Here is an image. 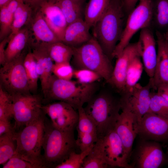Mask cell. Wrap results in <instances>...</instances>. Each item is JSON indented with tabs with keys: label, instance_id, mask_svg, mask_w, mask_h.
<instances>
[{
	"label": "cell",
	"instance_id": "e575fe53",
	"mask_svg": "<svg viewBox=\"0 0 168 168\" xmlns=\"http://www.w3.org/2000/svg\"><path fill=\"white\" fill-rule=\"evenodd\" d=\"M13 118L12 96L0 86V120H10Z\"/></svg>",
	"mask_w": 168,
	"mask_h": 168
},
{
	"label": "cell",
	"instance_id": "2e32d148",
	"mask_svg": "<svg viewBox=\"0 0 168 168\" xmlns=\"http://www.w3.org/2000/svg\"><path fill=\"white\" fill-rule=\"evenodd\" d=\"M114 130L122 142L130 161L133 143L137 135L135 126L138 121L135 115L128 109L121 108Z\"/></svg>",
	"mask_w": 168,
	"mask_h": 168
},
{
	"label": "cell",
	"instance_id": "8fae6325",
	"mask_svg": "<svg viewBox=\"0 0 168 168\" xmlns=\"http://www.w3.org/2000/svg\"><path fill=\"white\" fill-rule=\"evenodd\" d=\"M42 110L53 125L63 131H74L78 120V113L72 106L63 101L43 105Z\"/></svg>",
	"mask_w": 168,
	"mask_h": 168
},
{
	"label": "cell",
	"instance_id": "bcb514c9",
	"mask_svg": "<svg viewBox=\"0 0 168 168\" xmlns=\"http://www.w3.org/2000/svg\"><path fill=\"white\" fill-rule=\"evenodd\" d=\"M11 0H0V8L7 4Z\"/></svg>",
	"mask_w": 168,
	"mask_h": 168
},
{
	"label": "cell",
	"instance_id": "4316f807",
	"mask_svg": "<svg viewBox=\"0 0 168 168\" xmlns=\"http://www.w3.org/2000/svg\"><path fill=\"white\" fill-rule=\"evenodd\" d=\"M108 167L104 156L101 140L99 139L84 160L82 168H105Z\"/></svg>",
	"mask_w": 168,
	"mask_h": 168
},
{
	"label": "cell",
	"instance_id": "7a4b0ae2",
	"mask_svg": "<svg viewBox=\"0 0 168 168\" xmlns=\"http://www.w3.org/2000/svg\"><path fill=\"white\" fill-rule=\"evenodd\" d=\"M77 147L74 131L58 129L46 116L42 144L45 168H55L66 160Z\"/></svg>",
	"mask_w": 168,
	"mask_h": 168
},
{
	"label": "cell",
	"instance_id": "ba28073f",
	"mask_svg": "<svg viewBox=\"0 0 168 168\" xmlns=\"http://www.w3.org/2000/svg\"><path fill=\"white\" fill-rule=\"evenodd\" d=\"M139 3L129 13L121 38L112 55L117 58L129 44L138 30L148 27L152 21L153 1L140 0Z\"/></svg>",
	"mask_w": 168,
	"mask_h": 168
},
{
	"label": "cell",
	"instance_id": "9a60e30c",
	"mask_svg": "<svg viewBox=\"0 0 168 168\" xmlns=\"http://www.w3.org/2000/svg\"><path fill=\"white\" fill-rule=\"evenodd\" d=\"M100 139L104 156L109 167L133 168L122 141L114 129Z\"/></svg>",
	"mask_w": 168,
	"mask_h": 168
},
{
	"label": "cell",
	"instance_id": "d590c367",
	"mask_svg": "<svg viewBox=\"0 0 168 168\" xmlns=\"http://www.w3.org/2000/svg\"><path fill=\"white\" fill-rule=\"evenodd\" d=\"M79 118L76 128L77 131L83 133L97 135L96 126L93 121L86 113L83 107L77 110Z\"/></svg>",
	"mask_w": 168,
	"mask_h": 168
},
{
	"label": "cell",
	"instance_id": "7bdbcfd3",
	"mask_svg": "<svg viewBox=\"0 0 168 168\" xmlns=\"http://www.w3.org/2000/svg\"><path fill=\"white\" fill-rule=\"evenodd\" d=\"M8 37L0 41V65L3 66L6 62L5 51L6 44L8 41Z\"/></svg>",
	"mask_w": 168,
	"mask_h": 168
},
{
	"label": "cell",
	"instance_id": "b9f144b4",
	"mask_svg": "<svg viewBox=\"0 0 168 168\" xmlns=\"http://www.w3.org/2000/svg\"><path fill=\"white\" fill-rule=\"evenodd\" d=\"M14 130H15L12 126L10 120H0V136Z\"/></svg>",
	"mask_w": 168,
	"mask_h": 168
},
{
	"label": "cell",
	"instance_id": "603a6c76",
	"mask_svg": "<svg viewBox=\"0 0 168 168\" xmlns=\"http://www.w3.org/2000/svg\"><path fill=\"white\" fill-rule=\"evenodd\" d=\"M30 36L29 29L25 26L11 36L8 37L9 40L5 51L6 62L19 56L28 47Z\"/></svg>",
	"mask_w": 168,
	"mask_h": 168
},
{
	"label": "cell",
	"instance_id": "ab89813d",
	"mask_svg": "<svg viewBox=\"0 0 168 168\" xmlns=\"http://www.w3.org/2000/svg\"><path fill=\"white\" fill-rule=\"evenodd\" d=\"M77 138L76 142L81 152L84 151L92 147L98 140L97 135L93 134L83 133L77 131Z\"/></svg>",
	"mask_w": 168,
	"mask_h": 168
},
{
	"label": "cell",
	"instance_id": "7402d4cb",
	"mask_svg": "<svg viewBox=\"0 0 168 168\" xmlns=\"http://www.w3.org/2000/svg\"><path fill=\"white\" fill-rule=\"evenodd\" d=\"M90 28L83 19L71 23L67 26L61 41L72 47L79 46L92 37L90 32Z\"/></svg>",
	"mask_w": 168,
	"mask_h": 168
},
{
	"label": "cell",
	"instance_id": "c3c4849f",
	"mask_svg": "<svg viewBox=\"0 0 168 168\" xmlns=\"http://www.w3.org/2000/svg\"><path fill=\"white\" fill-rule=\"evenodd\" d=\"M163 35L165 39L168 43V29L166 32L164 34H163Z\"/></svg>",
	"mask_w": 168,
	"mask_h": 168
},
{
	"label": "cell",
	"instance_id": "f35d334b",
	"mask_svg": "<svg viewBox=\"0 0 168 168\" xmlns=\"http://www.w3.org/2000/svg\"><path fill=\"white\" fill-rule=\"evenodd\" d=\"M74 69L70 62L54 63L53 74L58 78L65 80H71L73 77Z\"/></svg>",
	"mask_w": 168,
	"mask_h": 168
},
{
	"label": "cell",
	"instance_id": "ffe728a7",
	"mask_svg": "<svg viewBox=\"0 0 168 168\" xmlns=\"http://www.w3.org/2000/svg\"><path fill=\"white\" fill-rule=\"evenodd\" d=\"M38 7L49 26L61 41L68 24L56 0H46Z\"/></svg>",
	"mask_w": 168,
	"mask_h": 168
},
{
	"label": "cell",
	"instance_id": "1f68e13d",
	"mask_svg": "<svg viewBox=\"0 0 168 168\" xmlns=\"http://www.w3.org/2000/svg\"><path fill=\"white\" fill-rule=\"evenodd\" d=\"M141 58L140 56L136 57L130 63L127 72L125 88L123 92L129 90L140 79L144 68Z\"/></svg>",
	"mask_w": 168,
	"mask_h": 168
},
{
	"label": "cell",
	"instance_id": "5b68a950",
	"mask_svg": "<svg viewBox=\"0 0 168 168\" xmlns=\"http://www.w3.org/2000/svg\"><path fill=\"white\" fill-rule=\"evenodd\" d=\"M83 107L88 117L95 124L98 139L114 129L121 109L120 99L107 92H101L92 97Z\"/></svg>",
	"mask_w": 168,
	"mask_h": 168
},
{
	"label": "cell",
	"instance_id": "60d3db41",
	"mask_svg": "<svg viewBox=\"0 0 168 168\" xmlns=\"http://www.w3.org/2000/svg\"><path fill=\"white\" fill-rule=\"evenodd\" d=\"M3 168H36L32 163L13 155L3 165Z\"/></svg>",
	"mask_w": 168,
	"mask_h": 168
},
{
	"label": "cell",
	"instance_id": "30bf717a",
	"mask_svg": "<svg viewBox=\"0 0 168 168\" xmlns=\"http://www.w3.org/2000/svg\"><path fill=\"white\" fill-rule=\"evenodd\" d=\"M152 89V83L149 79L146 85L142 86L138 83L129 90L121 94V108H125L133 113L137 122L149 112Z\"/></svg>",
	"mask_w": 168,
	"mask_h": 168
},
{
	"label": "cell",
	"instance_id": "d4e9b609",
	"mask_svg": "<svg viewBox=\"0 0 168 168\" xmlns=\"http://www.w3.org/2000/svg\"><path fill=\"white\" fill-rule=\"evenodd\" d=\"M44 44L50 56L54 63L70 62L73 54V47L61 41Z\"/></svg>",
	"mask_w": 168,
	"mask_h": 168
},
{
	"label": "cell",
	"instance_id": "ee69618b",
	"mask_svg": "<svg viewBox=\"0 0 168 168\" xmlns=\"http://www.w3.org/2000/svg\"><path fill=\"white\" fill-rule=\"evenodd\" d=\"M140 0H122L125 12L128 14L135 7L137 2Z\"/></svg>",
	"mask_w": 168,
	"mask_h": 168
},
{
	"label": "cell",
	"instance_id": "8992f818",
	"mask_svg": "<svg viewBox=\"0 0 168 168\" xmlns=\"http://www.w3.org/2000/svg\"><path fill=\"white\" fill-rule=\"evenodd\" d=\"M73 49L71 62L75 69L84 68L93 71L107 82L108 81L114 68L111 60L93 36L86 42Z\"/></svg>",
	"mask_w": 168,
	"mask_h": 168
},
{
	"label": "cell",
	"instance_id": "44dd1931",
	"mask_svg": "<svg viewBox=\"0 0 168 168\" xmlns=\"http://www.w3.org/2000/svg\"><path fill=\"white\" fill-rule=\"evenodd\" d=\"M33 41L50 43L60 41L48 26L38 7L36 8L26 25Z\"/></svg>",
	"mask_w": 168,
	"mask_h": 168
},
{
	"label": "cell",
	"instance_id": "484cf974",
	"mask_svg": "<svg viewBox=\"0 0 168 168\" xmlns=\"http://www.w3.org/2000/svg\"><path fill=\"white\" fill-rule=\"evenodd\" d=\"M111 0H89L84 12V20L91 28L104 13Z\"/></svg>",
	"mask_w": 168,
	"mask_h": 168
},
{
	"label": "cell",
	"instance_id": "f546056e",
	"mask_svg": "<svg viewBox=\"0 0 168 168\" xmlns=\"http://www.w3.org/2000/svg\"><path fill=\"white\" fill-rule=\"evenodd\" d=\"M23 64L27 75L30 91L34 94L37 90L39 78L36 61L29 46V50L24 58Z\"/></svg>",
	"mask_w": 168,
	"mask_h": 168
},
{
	"label": "cell",
	"instance_id": "d6a6232c",
	"mask_svg": "<svg viewBox=\"0 0 168 168\" xmlns=\"http://www.w3.org/2000/svg\"><path fill=\"white\" fill-rule=\"evenodd\" d=\"M14 12L9 9L6 5L0 8V41L10 34Z\"/></svg>",
	"mask_w": 168,
	"mask_h": 168
},
{
	"label": "cell",
	"instance_id": "74e56055",
	"mask_svg": "<svg viewBox=\"0 0 168 168\" xmlns=\"http://www.w3.org/2000/svg\"><path fill=\"white\" fill-rule=\"evenodd\" d=\"M73 77L78 82L85 84L94 83L102 78L97 73L84 68L74 69Z\"/></svg>",
	"mask_w": 168,
	"mask_h": 168
},
{
	"label": "cell",
	"instance_id": "cb8c5ba5",
	"mask_svg": "<svg viewBox=\"0 0 168 168\" xmlns=\"http://www.w3.org/2000/svg\"><path fill=\"white\" fill-rule=\"evenodd\" d=\"M36 8L25 0H20L14 14L11 31L8 37L14 35L27 25Z\"/></svg>",
	"mask_w": 168,
	"mask_h": 168
},
{
	"label": "cell",
	"instance_id": "83f0119b",
	"mask_svg": "<svg viewBox=\"0 0 168 168\" xmlns=\"http://www.w3.org/2000/svg\"><path fill=\"white\" fill-rule=\"evenodd\" d=\"M66 19L68 25L83 19L82 5L71 0H56Z\"/></svg>",
	"mask_w": 168,
	"mask_h": 168
},
{
	"label": "cell",
	"instance_id": "7c38bea8",
	"mask_svg": "<svg viewBox=\"0 0 168 168\" xmlns=\"http://www.w3.org/2000/svg\"><path fill=\"white\" fill-rule=\"evenodd\" d=\"M137 135L142 139L165 142L168 141V118L152 112L145 114L135 126Z\"/></svg>",
	"mask_w": 168,
	"mask_h": 168
},
{
	"label": "cell",
	"instance_id": "277c9868",
	"mask_svg": "<svg viewBox=\"0 0 168 168\" xmlns=\"http://www.w3.org/2000/svg\"><path fill=\"white\" fill-rule=\"evenodd\" d=\"M96 87L95 83L85 84L77 81L62 79L53 74L43 93V100L48 102L54 100L64 101L77 110L94 96Z\"/></svg>",
	"mask_w": 168,
	"mask_h": 168
},
{
	"label": "cell",
	"instance_id": "7dc6e473",
	"mask_svg": "<svg viewBox=\"0 0 168 168\" xmlns=\"http://www.w3.org/2000/svg\"><path fill=\"white\" fill-rule=\"evenodd\" d=\"M75 2H76L81 5L82 6L85 0H71Z\"/></svg>",
	"mask_w": 168,
	"mask_h": 168
},
{
	"label": "cell",
	"instance_id": "681fc988",
	"mask_svg": "<svg viewBox=\"0 0 168 168\" xmlns=\"http://www.w3.org/2000/svg\"></svg>",
	"mask_w": 168,
	"mask_h": 168
},
{
	"label": "cell",
	"instance_id": "6da1fadb",
	"mask_svg": "<svg viewBox=\"0 0 168 168\" xmlns=\"http://www.w3.org/2000/svg\"><path fill=\"white\" fill-rule=\"evenodd\" d=\"M124 12L121 0H111L92 27L93 36L110 60L124 30Z\"/></svg>",
	"mask_w": 168,
	"mask_h": 168
},
{
	"label": "cell",
	"instance_id": "52a82bcc",
	"mask_svg": "<svg viewBox=\"0 0 168 168\" xmlns=\"http://www.w3.org/2000/svg\"><path fill=\"white\" fill-rule=\"evenodd\" d=\"M28 47L18 56L6 62L0 69V86L11 96L31 93L23 62Z\"/></svg>",
	"mask_w": 168,
	"mask_h": 168
},
{
	"label": "cell",
	"instance_id": "d6986e66",
	"mask_svg": "<svg viewBox=\"0 0 168 168\" xmlns=\"http://www.w3.org/2000/svg\"><path fill=\"white\" fill-rule=\"evenodd\" d=\"M157 45V57L153 77L150 78L152 90H156L157 87L162 83L168 84V43L163 34L159 30L156 32Z\"/></svg>",
	"mask_w": 168,
	"mask_h": 168
},
{
	"label": "cell",
	"instance_id": "3957f363",
	"mask_svg": "<svg viewBox=\"0 0 168 168\" xmlns=\"http://www.w3.org/2000/svg\"><path fill=\"white\" fill-rule=\"evenodd\" d=\"M46 116L43 112L22 129L15 131L14 135L16 143L14 155L30 162L36 168H45L41 151Z\"/></svg>",
	"mask_w": 168,
	"mask_h": 168
},
{
	"label": "cell",
	"instance_id": "5bb4252c",
	"mask_svg": "<svg viewBox=\"0 0 168 168\" xmlns=\"http://www.w3.org/2000/svg\"><path fill=\"white\" fill-rule=\"evenodd\" d=\"M138 56L141 57V48L137 42L129 43L116 58L111 76L107 82L119 93L124 90L127 72L130 63Z\"/></svg>",
	"mask_w": 168,
	"mask_h": 168
},
{
	"label": "cell",
	"instance_id": "4fadbf2b",
	"mask_svg": "<svg viewBox=\"0 0 168 168\" xmlns=\"http://www.w3.org/2000/svg\"><path fill=\"white\" fill-rule=\"evenodd\" d=\"M143 140L137 148L133 167L158 168L168 163V156L158 142Z\"/></svg>",
	"mask_w": 168,
	"mask_h": 168
},
{
	"label": "cell",
	"instance_id": "4dcf8cb0",
	"mask_svg": "<svg viewBox=\"0 0 168 168\" xmlns=\"http://www.w3.org/2000/svg\"><path fill=\"white\" fill-rule=\"evenodd\" d=\"M153 21L160 29L168 26V0L153 1Z\"/></svg>",
	"mask_w": 168,
	"mask_h": 168
},
{
	"label": "cell",
	"instance_id": "ac0fdd59",
	"mask_svg": "<svg viewBox=\"0 0 168 168\" xmlns=\"http://www.w3.org/2000/svg\"><path fill=\"white\" fill-rule=\"evenodd\" d=\"M29 46L36 61L37 69L43 93L52 75L54 61L50 56L44 43L35 42L30 40Z\"/></svg>",
	"mask_w": 168,
	"mask_h": 168
},
{
	"label": "cell",
	"instance_id": "f1b7e54d",
	"mask_svg": "<svg viewBox=\"0 0 168 168\" xmlns=\"http://www.w3.org/2000/svg\"><path fill=\"white\" fill-rule=\"evenodd\" d=\"M14 130L0 136V164L6 163L15 154L16 142L14 137Z\"/></svg>",
	"mask_w": 168,
	"mask_h": 168
},
{
	"label": "cell",
	"instance_id": "f6af8a7d",
	"mask_svg": "<svg viewBox=\"0 0 168 168\" xmlns=\"http://www.w3.org/2000/svg\"><path fill=\"white\" fill-rule=\"evenodd\" d=\"M35 8L38 7L44 2L46 0H25Z\"/></svg>",
	"mask_w": 168,
	"mask_h": 168
},
{
	"label": "cell",
	"instance_id": "8d00e7d4",
	"mask_svg": "<svg viewBox=\"0 0 168 168\" xmlns=\"http://www.w3.org/2000/svg\"><path fill=\"white\" fill-rule=\"evenodd\" d=\"M93 147L80 153H77L75 151L72 152L66 160L57 165L55 168H82L84 160Z\"/></svg>",
	"mask_w": 168,
	"mask_h": 168
},
{
	"label": "cell",
	"instance_id": "e0dca14e",
	"mask_svg": "<svg viewBox=\"0 0 168 168\" xmlns=\"http://www.w3.org/2000/svg\"><path fill=\"white\" fill-rule=\"evenodd\" d=\"M141 48V58L146 72L150 78L154 75L156 62V40L149 27L141 30L138 40Z\"/></svg>",
	"mask_w": 168,
	"mask_h": 168
},
{
	"label": "cell",
	"instance_id": "9c48e42d",
	"mask_svg": "<svg viewBox=\"0 0 168 168\" xmlns=\"http://www.w3.org/2000/svg\"><path fill=\"white\" fill-rule=\"evenodd\" d=\"M15 130L23 128L43 112V99L34 94L11 96Z\"/></svg>",
	"mask_w": 168,
	"mask_h": 168
},
{
	"label": "cell",
	"instance_id": "836d02e7",
	"mask_svg": "<svg viewBox=\"0 0 168 168\" xmlns=\"http://www.w3.org/2000/svg\"><path fill=\"white\" fill-rule=\"evenodd\" d=\"M151 91V100L149 112L168 118V103L157 91Z\"/></svg>",
	"mask_w": 168,
	"mask_h": 168
}]
</instances>
